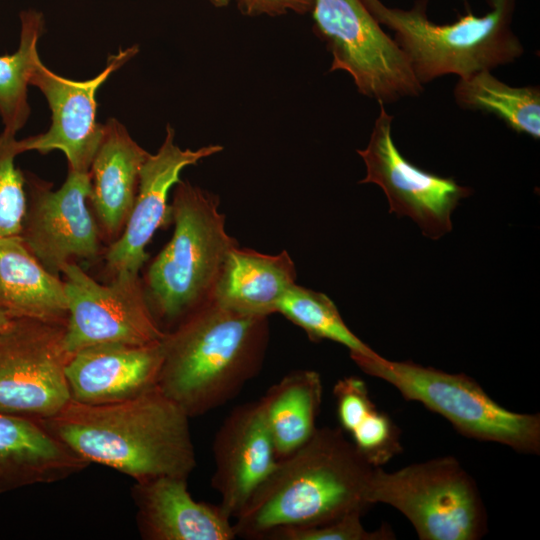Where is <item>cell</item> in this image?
Wrapping results in <instances>:
<instances>
[{
    "mask_svg": "<svg viewBox=\"0 0 540 540\" xmlns=\"http://www.w3.org/2000/svg\"><path fill=\"white\" fill-rule=\"evenodd\" d=\"M190 417L157 385L113 403L70 400L40 420L78 456L135 482L160 476L187 478L197 465Z\"/></svg>",
    "mask_w": 540,
    "mask_h": 540,
    "instance_id": "1",
    "label": "cell"
},
{
    "mask_svg": "<svg viewBox=\"0 0 540 540\" xmlns=\"http://www.w3.org/2000/svg\"><path fill=\"white\" fill-rule=\"evenodd\" d=\"M374 469L341 428L317 427L252 493L233 519L236 537L261 540L277 528L364 514Z\"/></svg>",
    "mask_w": 540,
    "mask_h": 540,
    "instance_id": "2",
    "label": "cell"
},
{
    "mask_svg": "<svg viewBox=\"0 0 540 540\" xmlns=\"http://www.w3.org/2000/svg\"><path fill=\"white\" fill-rule=\"evenodd\" d=\"M268 342V317L212 299L166 331L156 385L190 418L201 416L231 401L258 375Z\"/></svg>",
    "mask_w": 540,
    "mask_h": 540,
    "instance_id": "3",
    "label": "cell"
},
{
    "mask_svg": "<svg viewBox=\"0 0 540 540\" xmlns=\"http://www.w3.org/2000/svg\"><path fill=\"white\" fill-rule=\"evenodd\" d=\"M360 1L381 26L393 31L422 85L446 75L461 78L492 71L524 53L512 29L516 0H487L485 14L468 11L447 24L429 19L428 0H416L409 9L389 7L381 0Z\"/></svg>",
    "mask_w": 540,
    "mask_h": 540,
    "instance_id": "4",
    "label": "cell"
},
{
    "mask_svg": "<svg viewBox=\"0 0 540 540\" xmlns=\"http://www.w3.org/2000/svg\"><path fill=\"white\" fill-rule=\"evenodd\" d=\"M218 205L216 195L189 181L175 185L173 235L142 279L149 306L167 331L213 299L226 257L238 245L227 234Z\"/></svg>",
    "mask_w": 540,
    "mask_h": 540,
    "instance_id": "5",
    "label": "cell"
},
{
    "mask_svg": "<svg viewBox=\"0 0 540 540\" xmlns=\"http://www.w3.org/2000/svg\"><path fill=\"white\" fill-rule=\"evenodd\" d=\"M408 401H417L447 419L462 435L525 454L540 453V416L510 411L465 374L447 373L412 361L359 357L353 360Z\"/></svg>",
    "mask_w": 540,
    "mask_h": 540,
    "instance_id": "6",
    "label": "cell"
},
{
    "mask_svg": "<svg viewBox=\"0 0 540 540\" xmlns=\"http://www.w3.org/2000/svg\"><path fill=\"white\" fill-rule=\"evenodd\" d=\"M370 502L400 511L421 540H478L487 531V513L478 487L453 456L393 472L375 467Z\"/></svg>",
    "mask_w": 540,
    "mask_h": 540,
    "instance_id": "7",
    "label": "cell"
},
{
    "mask_svg": "<svg viewBox=\"0 0 540 540\" xmlns=\"http://www.w3.org/2000/svg\"><path fill=\"white\" fill-rule=\"evenodd\" d=\"M313 1V30L332 54L330 72L346 71L360 94L384 105L423 92L403 51L360 0Z\"/></svg>",
    "mask_w": 540,
    "mask_h": 540,
    "instance_id": "8",
    "label": "cell"
},
{
    "mask_svg": "<svg viewBox=\"0 0 540 540\" xmlns=\"http://www.w3.org/2000/svg\"><path fill=\"white\" fill-rule=\"evenodd\" d=\"M61 275L68 305L63 346L70 356L96 344L147 345L164 338L139 274L118 273L100 284L70 262Z\"/></svg>",
    "mask_w": 540,
    "mask_h": 540,
    "instance_id": "9",
    "label": "cell"
},
{
    "mask_svg": "<svg viewBox=\"0 0 540 540\" xmlns=\"http://www.w3.org/2000/svg\"><path fill=\"white\" fill-rule=\"evenodd\" d=\"M65 326L12 318L0 332V413L46 419L70 400Z\"/></svg>",
    "mask_w": 540,
    "mask_h": 540,
    "instance_id": "10",
    "label": "cell"
},
{
    "mask_svg": "<svg viewBox=\"0 0 540 540\" xmlns=\"http://www.w3.org/2000/svg\"><path fill=\"white\" fill-rule=\"evenodd\" d=\"M25 180L27 206L19 236L43 267L60 276L73 259H96L102 234L88 207L90 172L68 170L57 190L33 175Z\"/></svg>",
    "mask_w": 540,
    "mask_h": 540,
    "instance_id": "11",
    "label": "cell"
},
{
    "mask_svg": "<svg viewBox=\"0 0 540 540\" xmlns=\"http://www.w3.org/2000/svg\"><path fill=\"white\" fill-rule=\"evenodd\" d=\"M379 103L380 111L366 148L357 150L366 166L359 183L381 187L389 202V212L410 217L431 239L452 230L451 213L472 189L452 178L425 171L408 161L392 137L394 117Z\"/></svg>",
    "mask_w": 540,
    "mask_h": 540,
    "instance_id": "12",
    "label": "cell"
},
{
    "mask_svg": "<svg viewBox=\"0 0 540 540\" xmlns=\"http://www.w3.org/2000/svg\"><path fill=\"white\" fill-rule=\"evenodd\" d=\"M138 51L137 45L120 49L108 57L98 75L84 81L60 76L40 59L31 75L30 85L45 96L51 111V125L44 133L18 140L20 154L26 151L47 154L59 150L67 159L68 170L89 173L104 134V124L96 121L97 91Z\"/></svg>",
    "mask_w": 540,
    "mask_h": 540,
    "instance_id": "13",
    "label": "cell"
},
{
    "mask_svg": "<svg viewBox=\"0 0 540 540\" xmlns=\"http://www.w3.org/2000/svg\"><path fill=\"white\" fill-rule=\"evenodd\" d=\"M175 131L166 127V137L156 154H148L140 175L136 199L122 234L105 252L106 270L112 277L118 273L139 274L148 259L145 250L157 229L171 222L168 195L179 181L184 168L223 150L208 145L197 150L181 149L175 142Z\"/></svg>",
    "mask_w": 540,
    "mask_h": 540,
    "instance_id": "14",
    "label": "cell"
},
{
    "mask_svg": "<svg viewBox=\"0 0 540 540\" xmlns=\"http://www.w3.org/2000/svg\"><path fill=\"white\" fill-rule=\"evenodd\" d=\"M212 488L233 520L277 463L260 400L235 407L218 428L212 445Z\"/></svg>",
    "mask_w": 540,
    "mask_h": 540,
    "instance_id": "15",
    "label": "cell"
},
{
    "mask_svg": "<svg viewBox=\"0 0 540 540\" xmlns=\"http://www.w3.org/2000/svg\"><path fill=\"white\" fill-rule=\"evenodd\" d=\"M161 341L147 345L102 343L73 353L65 366L71 400L113 403L155 386L163 359Z\"/></svg>",
    "mask_w": 540,
    "mask_h": 540,
    "instance_id": "16",
    "label": "cell"
},
{
    "mask_svg": "<svg viewBox=\"0 0 540 540\" xmlns=\"http://www.w3.org/2000/svg\"><path fill=\"white\" fill-rule=\"evenodd\" d=\"M187 478L160 476L135 482L140 535L147 540H233V520L219 504L196 501Z\"/></svg>",
    "mask_w": 540,
    "mask_h": 540,
    "instance_id": "17",
    "label": "cell"
},
{
    "mask_svg": "<svg viewBox=\"0 0 540 540\" xmlns=\"http://www.w3.org/2000/svg\"><path fill=\"white\" fill-rule=\"evenodd\" d=\"M88 465L40 420L0 413V494L60 481Z\"/></svg>",
    "mask_w": 540,
    "mask_h": 540,
    "instance_id": "18",
    "label": "cell"
},
{
    "mask_svg": "<svg viewBox=\"0 0 540 540\" xmlns=\"http://www.w3.org/2000/svg\"><path fill=\"white\" fill-rule=\"evenodd\" d=\"M148 154L118 120H107L89 171L92 184L89 203L109 244L118 239L129 219L140 171Z\"/></svg>",
    "mask_w": 540,
    "mask_h": 540,
    "instance_id": "19",
    "label": "cell"
},
{
    "mask_svg": "<svg viewBox=\"0 0 540 540\" xmlns=\"http://www.w3.org/2000/svg\"><path fill=\"white\" fill-rule=\"evenodd\" d=\"M295 280L287 251L267 255L236 245L226 257L213 300L239 313L268 317L278 311Z\"/></svg>",
    "mask_w": 540,
    "mask_h": 540,
    "instance_id": "20",
    "label": "cell"
},
{
    "mask_svg": "<svg viewBox=\"0 0 540 540\" xmlns=\"http://www.w3.org/2000/svg\"><path fill=\"white\" fill-rule=\"evenodd\" d=\"M0 311L10 318L66 325L63 280L43 267L19 235L0 238Z\"/></svg>",
    "mask_w": 540,
    "mask_h": 540,
    "instance_id": "21",
    "label": "cell"
},
{
    "mask_svg": "<svg viewBox=\"0 0 540 540\" xmlns=\"http://www.w3.org/2000/svg\"><path fill=\"white\" fill-rule=\"evenodd\" d=\"M322 395L320 374L298 369L273 384L259 399L277 460L293 453L313 435Z\"/></svg>",
    "mask_w": 540,
    "mask_h": 540,
    "instance_id": "22",
    "label": "cell"
},
{
    "mask_svg": "<svg viewBox=\"0 0 540 540\" xmlns=\"http://www.w3.org/2000/svg\"><path fill=\"white\" fill-rule=\"evenodd\" d=\"M453 95L462 109L493 114L513 131L540 138L539 86L514 87L483 70L459 78Z\"/></svg>",
    "mask_w": 540,
    "mask_h": 540,
    "instance_id": "23",
    "label": "cell"
},
{
    "mask_svg": "<svg viewBox=\"0 0 540 540\" xmlns=\"http://www.w3.org/2000/svg\"><path fill=\"white\" fill-rule=\"evenodd\" d=\"M20 39L12 54L0 55V118L4 129L16 135L27 123L31 108L28 86L40 60L38 42L45 30L42 12H20Z\"/></svg>",
    "mask_w": 540,
    "mask_h": 540,
    "instance_id": "24",
    "label": "cell"
},
{
    "mask_svg": "<svg viewBox=\"0 0 540 540\" xmlns=\"http://www.w3.org/2000/svg\"><path fill=\"white\" fill-rule=\"evenodd\" d=\"M277 312L303 329L310 340L326 339L345 346L352 359L380 356L348 328L334 302L324 293L295 283L282 298Z\"/></svg>",
    "mask_w": 540,
    "mask_h": 540,
    "instance_id": "25",
    "label": "cell"
},
{
    "mask_svg": "<svg viewBox=\"0 0 540 540\" xmlns=\"http://www.w3.org/2000/svg\"><path fill=\"white\" fill-rule=\"evenodd\" d=\"M16 135L0 133V238L18 236L27 206L25 174L16 167Z\"/></svg>",
    "mask_w": 540,
    "mask_h": 540,
    "instance_id": "26",
    "label": "cell"
},
{
    "mask_svg": "<svg viewBox=\"0 0 540 540\" xmlns=\"http://www.w3.org/2000/svg\"><path fill=\"white\" fill-rule=\"evenodd\" d=\"M350 434L353 444L374 467H381L402 451L399 427L377 407Z\"/></svg>",
    "mask_w": 540,
    "mask_h": 540,
    "instance_id": "27",
    "label": "cell"
},
{
    "mask_svg": "<svg viewBox=\"0 0 540 540\" xmlns=\"http://www.w3.org/2000/svg\"><path fill=\"white\" fill-rule=\"evenodd\" d=\"M361 513H351L339 519L312 526L281 527L268 532L261 540H390L392 529L384 524L368 531L362 524Z\"/></svg>",
    "mask_w": 540,
    "mask_h": 540,
    "instance_id": "28",
    "label": "cell"
},
{
    "mask_svg": "<svg viewBox=\"0 0 540 540\" xmlns=\"http://www.w3.org/2000/svg\"><path fill=\"white\" fill-rule=\"evenodd\" d=\"M333 395L341 429L349 433L376 407L366 383L355 376L339 379L333 387Z\"/></svg>",
    "mask_w": 540,
    "mask_h": 540,
    "instance_id": "29",
    "label": "cell"
},
{
    "mask_svg": "<svg viewBox=\"0 0 540 540\" xmlns=\"http://www.w3.org/2000/svg\"><path fill=\"white\" fill-rule=\"evenodd\" d=\"M240 12L247 16L266 14L278 16L293 11L306 14L313 8V0H236Z\"/></svg>",
    "mask_w": 540,
    "mask_h": 540,
    "instance_id": "30",
    "label": "cell"
},
{
    "mask_svg": "<svg viewBox=\"0 0 540 540\" xmlns=\"http://www.w3.org/2000/svg\"><path fill=\"white\" fill-rule=\"evenodd\" d=\"M12 318L0 311V332L4 330L10 323Z\"/></svg>",
    "mask_w": 540,
    "mask_h": 540,
    "instance_id": "31",
    "label": "cell"
},
{
    "mask_svg": "<svg viewBox=\"0 0 540 540\" xmlns=\"http://www.w3.org/2000/svg\"><path fill=\"white\" fill-rule=\"evenodd\" d=\"M215 7H225L230 3V0H209Z\"/></svg>",
    "mask_w": 540,
    "mask_h": 540,
    "instance_id": "32",
    "label": "cell"
}]
</instances>
